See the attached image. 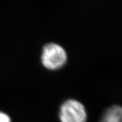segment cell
I'll use <instances>...</instances> for the list:
<instances>
[{
    "label": "cell",
    "instance_id": "6da1fadb",
    "mask_svg": "<svg viewBox=\"0 0 122 122\" xmlns=\"http://www.w3.org/2000/svg\"><path fill=\"white\" fill-rule=\"evenodd\" d=\"M67 61V55L65 49L56 43H49L43 47L41 62L46 69L55 71L64 67Z\"/></svg>",
    "mask_w": 122,
    "mask_h": 122
},
{
    "label": "cell",
    "instance_id": "7a4b0ae2",
    "mask_svg": "<svg viewBox=\"0 0 122 122\" xmlns=\"http://www.w3.org/2000/svg\"><path fill=\"white\" fill-rule=\"evenodd\" d=\"M59 116L61 122H86L87 119L84 105L74 99L67 100L61 105Z\"/></svg>",
    "mask_w": 122,
    "mask_h": 122
},
{
    "label": "cell",
    "instance_id": "3957f363",
    "mask_svg": "<svg viewBox=\"0 0 122 122\" xmlns=\"http://www.w3.org/2000/svg\"><path fill=\"white\" fill-rule=\"evenodd\" d=\"M122 107L115 105L105 111L100 122H122Z\"/></svg>",
    "mask_w": 122,
    "mask_h": 122
},
{
    "label": "cell",
    "instance_id": "277c9868",
    "mask_svg": "<svg viewBox=\"0 0 122 122\" xmlns=\"http://www.w3.org/2000/svg\"><path fill=\"white\" fill-rule=\"evenodd\" d=\"M0 122H11V119L7 113L0 111Z\"/></svg>",
    "mask_w": 122,
    "mask_h": 122
}]
</instances>
